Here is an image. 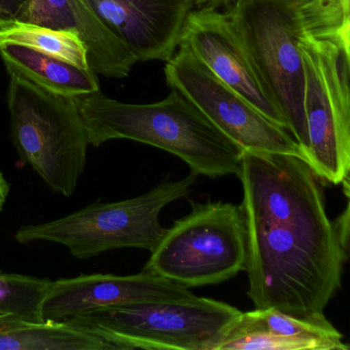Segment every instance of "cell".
I'll return each mask as SVG.
<instances>
[{"mask_svg": "<svg viewBox=\"0 0 350 350\" xmlns=\"http://www.w3.org/2000/svg\"><path fill=\"white\" fill-rule=\"evenodd\" d=\"M20 21L77 34L87 46L90 68L97 75L124 79L138 62L87 0H30Z\"/></svg>", "mask_w": 350, "mask_h": 350, "instance_id": "cell-13", "label": "cell"}, {"mask_svg": "<svg viewBox=\"0 0 350 350\" xmlns=\"http://www.w3.org/2000/svg\"><path fill=\"white\" fill-rule=\"evenodd\" d=\"M53 280L0 270V317L42 323V304Z\"/></svg>", "mask_w": 350, "mask_h": 350, "instance_id": "cell-18", "label": "cell"}, {"mask_svg": "<svg viewBox=\"0 0 350 350\" xmlns=\"http://www.w3.org/2000/svg\"><path fill=\"white\" fill-rule=\"evenodd\" d=\"M138 62H167L177 52L196 0H87Z\"/></svg>", "mask_w": 350, "mask_h": 350, "instance_id": "cell-12", "label": "cell"}, {"mask_svg": "<svg viewBox=\"0 0 350 350\" xmlns=\"http://www.w3.org/2000/svg\"><path fill=\"white\" fill-rule=\"evenodd\" d=\"M0 350H118L99 336L68 321L23 323L0 329Z\"/></svg>", "mask_w": 350, "mask_h": 350, "instance_id": "cell-16", "label": "cell"}, {"mask_svg": "<svg viewBox=\"0 0 350 350\" xmlns=\"http://www.w3.org/2000/svg\"><path fill=\"white\" fill-rule=\"evenodd\" d=\"M30 0H0V25L20 21Z\"/></svg>", "mask_w": 350, "mask_h": 350, "instance_id": "cell-19", "label": "cell"}, {"mask_svg": "<svg viewBox=\"0 0 350 350\" xmlns=\"http://www.w3.org/2000/svg\"><path fill=\"white\" fill-rule=\"evenodd\" d=\"M223 9L307 161L301 46L350 28V0H230Z\"/></svg>", "mask_w": 350, "mask_h": 350, "instance_id": "cell-2", "label": "cell"}, {"mask_svg": "<svg viewBox=\"0 0 350 350\" xmlns=\"http://www.w3.org/2000/svg\"><path fill=\"white\" fill-rule=\"evenodd\" d=\"M10 46H23L81 68H90L87 46L72 32L26 22H11L0 25V51Z\"/></svg>", "mask_w": 350, "mask_h": 350, "instance_id": "cell-17", "label": "cell"}, {"mask_svg": "<svg viewBox=\"0 0 350 350\" xmlns=\"http://www.w3.org/2000/svg\"><path fill=\"white\" fill-rule=\"evenodd\" d=\"M194 297L189 288L144 270L132 275L81 274L52 282L42 304V319L65 321L87 311Z\"/></svg>", "mask_w": 350, "mask_h": 350, "instance_id": "cell-11", "label": "cell"}, {"mask_svg": "<svg viewBox=\"0 0 350 350\" xmlns=\"http://www.w3.org/2000/svg\"><path fill=\"white\" fill-rule=\"evenodd\" d=\"M230 331H260L276 337L300 340L312 344L315 350H348L343 335L321 317H298L273 308L241 312Z\"/></svg>", "mask_w": 350, "mask_h": 350, "instance_id": "cell-15", "label": "cell"}, {"mask_svg": "<svg viewBox=\"0 0 350 350\" xmlns=\"http://www.w3.org/2000/svg\"><path fill=\"white\" fill-rule=\"evenodd\" d=\"M334 223L342 243L347 247L348 234H349V204H347L343 214L338 217L337 220L334 221Z\"/></svg>", "mask_w": 350, "mask_h": 350, "instance_id": "cell-20", "label": "cell"}, {"mask_svg": "<svg viewBox=\"0 0 350 350\" xmlns=\"http://www.w3.org/2000/svg\"><path fill=\"white\" fill-rule=\"evenodd\" d=\"M25 323L14 317H0V329H10Z\"/></svg>", "mask_w": 350, "mask_h": 350, "instance_id": "cell-22", "label": "cell"}, {"mask_svg": "<svg viewBox=\"0 0 350 350\" xmlns=\"http://www.w3.org/2000/svg\"><path fill=\"white\" fill-rule=\"evenodd\" d=\"M143 270L185 288L226 282L245 270L247 226L241 204L191 202L153 247Z\"/></svg>", "mask_w": 350, "mask_h": 350, "instance_id": "cell-7", "label": "cell"}, {"mask_svg": "<svg viewBox=\"0 0 350 350\" xmlns=\"http://www.w3.org/2000/svg\"><path fill=\"white\" fill-rule=\"evenodd\" d=\"M229 1H230V0H206L204 8H208V9H220V8H223L225 5H227Z\"/></svg>", "mask_w": 350, "mask_h": 350, "instance_id": "cell-23", "label": "cell"}, {"mask_svg": "<svg viewBox=\"0 0 350 350\" xmlns=\"http://www.w3.org/2000/svg\"><path fill=\"white\" fill-rule=\"evenodd\" d=\"M10 194V184L3 174L0 171V212L5 208V202Z\"/></svg>", "mask_w": 350, "mask_h": 350, "instance_id": "cell-21", "label": "cell"}, {"mask_svg": "<svg viewBox=\"0 0 350 350\" xmlns=\"http://www.w3.org/2000/svg\"><path fill=\"white\" fill-rule=\"evenodd\" d=\"M157 103L130 104L101 92L75 98L90 145L118 139L163 149L208 178L237 175L243 151L176 89Z\"/></svg>", "mask_w": 350, "mask_h": 350, "instance_id": "cell-3", "label": "cell"}, {"mask_svg": "<svg viewBox=\"0 0 350 350\" xmlns=\"http://www.w3.org/2000/svg\"><path fill=\"white\" fill-rule=\"evenodd\" d=\"M179 44L185 46L219 79L268 120L288 131L286 118L224 12L208 8L192 10L184 24Z\"/></svg>", "mask_w": 350, "mask_h": 350, "instance_id": "cell-10", "label": "cell"}, {"mask_svg": "<svg viewBox=\"0 0 350 350\" xmlns=\"http://www.w3.org/2000/svg\"><path fill=\"white\" fill-rule=\"evenodd\" d=\"M241 315L237 307L196 296L87 311L65 321L118 350H218Z\"/></svg>", "mask_w": 350, "mask_h": 350, "instance_id": "cell-5", "label": "cell"}, {"mask_svg": "<svg viewBox=\"0 0 350 350\" xmlns=\"http://www.w3.org/2000/svg\"><path fill=\"white\" fill-rule=\"evenodd\" d=\"M206 0H196V9H202L204 7Z\"/></svg>", "mask_w": 350, "mask_h": 350, "instance_id": "cell-24", "label": "cell"}, {"mask_svg": "<svg viewBox=\"0 0 350 350\" xmlns=\"http://www.w3.org/2000/svg\"><path fill=\"white\" fill-rule=\"evenodd\" d=\"M7 102L12 142L20 159L53 192L72 196L85 172L90 145L75 98L11 75Z\"/></svg>", "mask_w": 350, "mask_h": 350, "instance_id": "cell-4", "label": "cell"}, {"mask_svg": "<svg viewBox=\"0 0 350 350\" xmlns=\"http://www.w3.org/2000/svg\"><path fill=\"white\" fill-rule=\"evenodd\" d=\"M10 75H17L57 95L77 98L100 91L97 75L55 57L10 46L0 51Z\"/></svg>", "mask_w": 350, "mask_h": 350, "instance_id": "cell-14", "label": "cell"}, {"mask_svg": "<svg viewBox=\"0 0 350 350\" xmlns=\"http://www.w3.org/2000/svg\"><path fill=\"white\" fill-rule=\"evenodd\" d=\"M237 177L247 226V296L256 309L321 317L341 288L347 247L319 178L288 154L245 153Z\"/></svg>", "mask_w": 350, "mask_h": 350, "instance_id": "cell-1", "label": "cell"}, {"mask_svg": "<svg viewBox=\"0 0 350 350\" xmlns=\"http://www.w3.org/2000/svg\"><path fill=\"white\" fill-rule=\"evenodd\" d=\"M198 175L165 181L142 196L120 202H96L63 218L24 225L16 232L18 243L36 241L64 245L71 255L85 260L113 250L135 247L152 251L165 229L161 211L191 192Z\"/></svg>", "mask_w": 350, "mask_h": 350, "instance_id": "cell-6", "label": "cell"}, {"mask_svg": "<svg viewBox=\"0 0 350 350\" xmlns=\"http://www.w3.org/2000/svg\"><path fill=\"white\" fill-rule=\"evenodd\" d=\"M304 70L307 163L319 179L341 184L350 170V28L307 38Z\"/></svg>", "mask_w": 350, "mask_h": 350, "instance_id": "cell-8", "label": "cell"}, {"mask_svg": "<svg viewBox=\"0 0 350 350\" xmlns=\"http://www.w3.org/2000/svg\"><path fill=\"white\" fill-rule=\"evenodd\" d=\"M165 63L167 85L191 100L243 152L288 154L304 159L288 130L268 120L225 85L185 46L179 44V51Z\"/></svg>", "mask_w": 350, "mask_h": 350, "instance_id": "cell-9", "label": "cell"}]
</instances>
